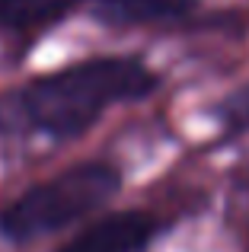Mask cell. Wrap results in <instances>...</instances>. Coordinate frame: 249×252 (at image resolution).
Segmentation results:
<instances>
[{"instance_id":"cell-1","label":"cell","mask_w":249,"mask_h":252,"mask_svg":"<svg viewBox=\"0 0 249 252\" xmlns=\"http://www.w3.org/2000/svg\"><path fill=\"white\" fill-rule=\"evenodd\" d=\"M154 86V74L131 58H96L64 67L23 90V112L55 137L87 131L115 102L137 99Z\"/></svg>"},{"instance_id":"cell-2","label":"cell","mask_w":249,"mask_h":252,"mask_svg":"<svg viewBox=\"0 0 249 252\" xmlns=\"http://www.w3.org/2000/svg\"><path fill=\"white\" fill-rule=\"evenodd\" d=\"M119 191V172L106 163H80L38 182L19 195L0 217V230L10 240H35L51 230L74 223L77 217L96 211Z\"/></svg>"},{"instance_id":"cell-3","label":"cell","mask_w":249,"mask_h":252,"mask_svg":"<svg viewBox=\"0 0 249 252\" xmlns=\"http://www.w3.org/2000/svg\"><path fill=\"white\" fill-rule=\"evenodd\" d=\"M154 227V217L141 214V211H122V214H109L96 220L58 252H137L150 240Z\"/></svg>"},{"instance_id":"cell-4","label":"cell","mask_w":249,"mask_h":252,"mask_svg":"<svg viewBox=\"0 0 249 252\" xmlns=\"http://www.w3.org/2000/svg\"><path fill=\"white\" fill-rule=\"evenodd\" d=\"M80 0H0V26L6 29H35L55 23Z\"/></svg>"},{"instance_id":"cell-5","label":"cell","mask_w":249,"mask_h":252,"mask_svg":"<svg viewBox=\"0 0 249 252\" xmlns=\"http://www.w3.org/2000/svg\"><path fill=\"white\" fill-rule=\"evenodd\" d=\"M106 16L119 23H160V19L182 16L192 10L195 0H102Z\"/></svg>"}]
</instances>
